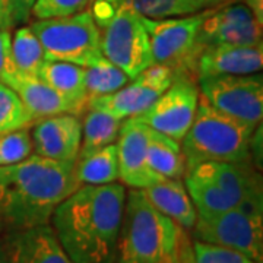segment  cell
<instances>
[{
    "mask_svg": "<svg viewBox=\"0 0 263 263\" xmlns=\"http://www.w3.org/2000/svg\"><path fill=\"white\" fill-rule=\"evenodd\" d=\"M219 44H262V22L257 21L247 5L233 3L209 10L197 34V48L200 50L208 46Z\"/></svg>",
    "mask_w": 263,
    "mask_h": 263,
    "instance_id": "12",
    "label": "cell"
},
{
    "mask_svg": "<svg viewBox=\"0 0 263 263\" xmlns=\"http://www.w3.org/2000/svg\"><path fill=\"white\" fill-rule=\"evenodd\" d=\"M2 228H3V227H2V224H0V231H2Z\"/></svg>",
    "mask_w": 263,
    "mask_h": 263,
    "instance_id": "40",
    "label": "cell"
},
{
    "mask_svg": "<svg viewBox=\"0 0 263 263\" xmlns=\"http://www.w3.org/2000/svg\"><path fill=\"white\" fill-rule=\"evenodd\" d=\"M16 72L12 56V34L10 31H0V82L6 84Z\"/></svg>",
    "mask_w": 263,
    "mask_h": 263,
    "instance_id": "31",
    "label": "cell"
},
{
    "mask_svg": "<svg viewBox=\"0 0 263 263\" xmlns=\"http://www.w3.org/2000/svg\"><path fill=\"white\" fill-rule=\"evenodd\" d=\"M126 187L84 184L54 209L51 227L73 263H105L113 257L122 224Z\"/></svg>",
    "mask_w": 263,
    "mask_h": 263,
    "instance_id": "1",
    "label": "cell"
},
{
    "mask_svg": "<svg viewBox=\"0 0 263 263\" xmlns=\"http://www.w3.org/2000/svg\"><path fill=\"white\" fill-rule=\"evenodd\" d=\"M164 263H179V260H177V254H176L174 257H171V259H168L167 262H164Z\"/></svg>",
    "mask_w": 263,
    "mask_h": 263,
    "instance_id": "38",
    "label": "cell"
},
{
    "mask_svg": "<svg viewBox=\"0 0 263 263\" xmlns=\"http://www.w3.org/2000/svg\"><path fill=\"white\" fill-rule=\"evenodd\" d=\"M16 25L10 0H0V31H10Z\"/></svg>",
    "mask_w": 263,
    "mask_h": 263,
    "instance_id": "32",
    "label": "cell"
},
{
    "mask_svg": "<svg viewBox=\"0 0 263 263\" xmlns=\"http://www.w3.org/2000/svg\"><path fill=\"white\" fill-rule=\"evenodd\" d=\"M12 56L16 70L28 76H38L46 63L44 50L38 37L29 27L15 31L12 37Z\"/></svg>",
    "mask_w": 263,
    "mask_h": 263,
    "instance_id": "25",
    "label": "cell"
},
{
    "mask_svg": "<svg viewBox=\"0 0 263 263\" xmlns=\"http://www.w3.org/2000/svg\"><path fill=\"white\" fill-rule=\"evenodd\" d=\"M85 111L88 113L82 122V143L78 160L116 143L123 122L97 108H88Z\"/></svg>",
    "mask_w": 263,
    "mask_h": 263,
    "instance_id": "22",
    "label": "cell"
},
{
    "mask_svg": "<svg viewBox=\"0 0 263 263\" xmlns=\"http://www.w3.org/2000/svg\"><path fill=\"white\" fill-rule=\"evenodd\" d=\"M177 260H179V263H195L192 241H190V238L186 235V233H183L181 240H180L179 252H177Z\"/></svg>",
    "mask_w": 263,
    "mask_h": 263,
    "instance_id": "34",
    "label": "cell"
},
{
    "mask_svg": "<svg viewBox=\"0 0 263 263\" xmlns=\"http://www.w3.org/2000/svg\"><path fill=\"white\" fill-rule=\"evenodd\" d=\"M91 13L100 31L103 56L130 79L154 65L143 16L124 0H92Z\"/></svg>",
    "mask_w": 263,
    "mask_h": 263,
    "instance_id": "5",
    "label": "cell"
},
{
    "mask_svg": "<svg viewBox=\"0 0 263 263\" xmlns=\"http://www.w3.org/2000/svg\"><path fill=\"white\" fill-rule=\"evenodd\" d=\"M79 186L75 162L31 154L0 167V224L9 231L48 224L59 203Z\"/></svg>",
    "mask_w": 263,
    "mask_h": 263,
    "instance_id": "2",
    "label": "cell"
},
{
    "mask_svg": "<svg viewBox=\"0 0 263 263\" xmlns=\"http://www.w3.org/2000/svg\"><path fill=\"white\" fill-rule=\"evenodd\" d=\"M34 122L35 119L27 110L18 94L10 86L0 82V136L31 127Z\"/></svg>",
    "mask_w": 263,
    "mask_h": 263,
    "instance_id": "27",
    "label": "cell"
},
{
    "mask_svg": "<svg viewBox=\"0 0 263 263\" xmlns=\"http://www.w3.org/2000/svg\"><path fill=\"white\" fill-rule=\"evenodd\" d=\"M129 81L130 78L120 67L108 62L104 56L98 62H95L94 65L85 67V86L88 101L97 97L116 92Z\"/></svg>",
    "mask_w": 263,
    "mask_h": 263,
    "instance_id": "26",
    "label": "cell"
},
{
    "mask_svg": "<svg viewBox=\"0 0 263 263\" xmlns=\"http://www.w3.org/2000/svg\"><path fill=\"white\" fill-rule=\"evenodd\" d=\"M105 263H114V262H113V259H110V260H107Z\"/></svg>",
    "mask_w": 263,
    "mask_h": 263,
    "instance_id": "39",
    "label": "cell"
},
{
    "mask_svg": "<svg viewBox=\"0 0 263 263\" xmlns=\"http://www.w3.org/2000/svg\"><path fill=\"white\" fill-rule=\"evenodd\" d=\"M151 203L171 218L184 231H190L197 219L196 208L181 179H165L143 189Z\"/></svg>",
    "mask_w": 263,
    "mask_h": 263,
    "instance_id": "18",
    "label": "cell"
},
{
    "mask_svg": "<svg viewBox=\"0 0 263 263\" xmlns=\"http://www.w3.org/2000/svg\"><path fill=\"white\" fill-rule=\"evenodd\" d=\"M10 3L13 6L15 21H16V24H19V22H25L28 19L35 0H10Z\"/></svg>",
    "mask_w": 263,
    "mask_h": 263,
    "instance_id": "33",
    "label": "cell"
},
{
    "mask_svg": "<svg viewBox=\"0 0 263 263\" xmlns=\"http://www.w3.org/2000/svg\"><path fill=\"white\" fill-rule=\"evenodd\" d=\"M146 158L149 168L162 179H183L186 174V161L180 142L154 129Z\"/></svg>",
    "mask_w": 263,
    "mask_h": 263,
    "instance_id": "21",
    "label": "cell"
},
{
    "mask_svg": "<svg viewBox=\"0 0 263 263\" xmlns=\"http://www.w3.org/2000/svg\"><path fill=\"white\" fill-rule=\"evenodd\" d=\"M91 3L92 0H35L31 13L37 19L59 18L82 12Z\"/></svg>",
    "mask_w": 263,
    "mask_h": 263,
    "instance_id": "30",
    "label": "cell"
},
{
    "mask_svg": "<svg viewBox=\"0 0 263 263\" xmlns=\"http://www.w3.org/2000/svg\"><path fill=\"white\" fill-rule=\"evenodd\" d=\"M192 247L195 263H257L246 254L222 246L193 240Z\"/></svg>",
    "mask_w": 263,
    "mask_h": 263,
    "instance_id": "29",
    "label": "cell"
},
{
    "mask_svg": "<svg viewBox=\"0 0 263 263\" xmlns=\"http://www.w3.org/2000/svg\"><path fill=\"white\" fill-rule=\"evenodd\" d=\"M2 245L8 263H73L50 224L10 231Z\"/></svg>",
    "mask_w": 263,
    "mask_h": 263,
    "instance_id": "16",
    "label": "cell"
},
{
    "mask_svg": "<svg viewBox=\"0 0 263 263\" xmlns=\"http://www.w3.org/2000/svg\"><path fill=\"white\" fill-rule=\"evenodd\" d=\"M127 6L148 19L179 18L214 8L208 0H124Z\"/></svg>",
    "mask_w": 263,
    "mask_h": 263,
    "instance_id": "24",
    "label": "cell"
},
{
    "mask_svg": "<svg viewBox=\"0 0 263 263\" xmlns=\"http://www.w3.org/2000/svg\"><path fill=\"white\" fill-rule=\"evenodd\" d=\"M184 230L148 200L142 189L126 192L114 263H164L179 252Z\"/></svg>",
    "mask_w": 263,
    "mask_h": 263,
    "instance_id": "3",
    "label": "cell"
},
{
    "mask_svg": "<svg viewBox=\"0 0 263 263\" xmlns=\"http://www.w3.org/2000/svg\"><path fill=\"white\" fill-rule=\"evenodd\" d=\"M29 28L40 40L47 60L88 67L103 57L100 31L89 9L67 16L37 19Z\"/></svg>",
    "mask_w": 263,
    "mask_h": 263,
    "instance_id": "6",
    "label": "cell"
},
{
    "mask_svg": "<svg viewBox=\"0 0 263 263\" xmlns=\"http://www.w3.org/2000/svg\"><path fill=\"white\" fill-rule=\"evenodd\" d=\"M6 85L18 94L21 101L35 120L54 114H76L75 108L69 103H66L60 95L56 94L38 76H28L16 72Z\"/></svg>",
    "mask_w": 263,
    "mask_h": 263,
    "instance_id": "19",
    "label": "cell"
},
{
    "mask_svg": "<svg viewBox=\"0 0 263 263\" xmlns=\"http://www.w3.org/2000/svg\"><path fill=\"white\" fill-rule=\"evenodd\" d=\"M38 78L69 103L78 116L86 110V86H85V67L67 63L46 60Z\"/></svg>",
    "mask_w": 263,
    "mask_h": 263,
    "instance_id": "20",
    "label": "cell"
},
{
    "mask_svg": "<svg viewBox=\"0 0 263 263\" xmlns=\"http://www.w3.org/2000/svg\"><path fill=\"white\" fill-rule=\"evenodd\" d=\"M199 97L196 79L192 75H180L143 113L133 119L181 142L195 119Z\"/></svg>",
    "mask_w": 263,
    "mask_h": 263,
    "instance_id": "10",
    "label": "cell"
},
{
    "mask_svg": "<svg viewBox=\"0 0 263 263\" xmlns=\"http://www.w3.org/2000/svg\"><path fill=\"white\" fill-rule=\"evenodd\" d=\"M75 176L81 186L108 184L119 180V158L116 143L108 145L94 154L76 160Z\"/></svg>",
    "mask_w": 263,
    "mask_h": 263,
    "instance_id": "23",
    "label": "cell"
},
{
    "mask_svg": "<svg viewBox=\"0 0 263 263\" xmlns=\"http://www.w3.org/2000/svg\"><path fill=\"white\" fill-rule=\"evenodd\" d=\"M246 5L253 12L259 22H263V0H246Z\"/></svg>",
    "mask_w": 263,
    "mask_h": 263,
    "instance_id": "35",
    "label": "cell"
},
{
    "mask_svg": "<svg viewBox=\"0 0 263 263\" xmlns=\"http://www.w3.org/2000/svg\"><path fill=\"white\" fill-rule=\"evenodd\" d=\"M186 173H193L215 183L238 206L252 202H263L262 180L249 161H209L197 164Z\"/></svg>",
    "mask_w": 263,
    "mask_h": 263,
    "instance_id": "15",
    "label": "cell"
},
{
    "mask_svg": "<svg viewBox=\"0 0 263 263\" xmlns=\"http://www.w3.org/2000/svg\"><path fill=\"white\" fill-rule=\"evenodd\" d=\"M211 9L179 18H143L154 65L168 67L176 78L192 75L199 51L197 34Z\"/></svg>",
    "mask_w": 263,
    "mask_h": 263,
    "instance_id": "8",
    "label": "cell"
},
{
    "mask_svg": "<svg viewBox=\"0 0 263 263\" xmlns=\"http://www.w3.org/2000/svg\"><path fill=\"white\" fill-rule=\"evenodd\" d=\"M193 240L228 247L263 262V202L245 203L214 216H197Z\"/></svg>",
    "mask_w": 263,
    "mask_h": 263,
    "instance_id": "7",
    "label": "cell"
},
{
    "mask_svg": "<svg viewBox=\"0 0 263 263\" xmlns=\"http://www.w3.org/2000/svg\"><path fill=\"white\" fill-rule=\"evenodd\" d=\"M257 127L218 111L199 97L196 114L181 139L186 171L202 162L249 161Z\"/></svg>",
    "mask_w": 263,
    "mask_h": 263,
    "instance_id": "4",
    "label": "cell"
},
{
    "mask_svg": "<svg viewBox=\"0 0 263 263\" xmlns=\"http://www.w3.org/2000/svg\"><path fill=\"white\" fill-rule=\"evenodd\" d=\"M152 129L135 119L123 120L116 141L119 158V180L130 189H146L162 181L148 165V143Z\"/></svg>",
    "mask_w": 263,
    "mask_h": 263,
    "instance_id": "13",
    "label": "cell"
},
{
    "mask_svg": "<svg viewBox=\"0 0 263 263\" xmlns=\"http://www.w3.org/2000/svg\"><path fill=\"white\" fill-rule=\"evenodd\" d=\"M35 155L62 162H76L82 143V122L72 113L38 119L29 127Z\"/></svg>",
    "mask_w": 263,
    "mask_h": 263,
    "instance_id": "14",
    "label": "cell"
},
{
    "mask_svg": "<svg viewBox=\"0 0 263 263\" xmlns=\"http://www.w3.org/2000/svg\"><path fill=\"white\" fill-rule=\"evenodd\" d=\"M263 67L260 46H208L199 50L192 67L195 78L215 75H252Z\"/></svg>",
    "mask_w": 263,
    "mask_h": 263,
    "instance_id": "17",
    "label": "cell"
},
{
    "mask_svg": "<svg viewBox=\"0 0 263 263\" xmlns=\"http://www.w3.org/2000/svg\"><path fill=\"white\" fill-rule=\"evenodd\" d=\"M174 79L176 75L168 67L152 65L116 92L88 101L86 110L97 108L119 120L133 119L143 113L173 84Z\"/></svg>",
    "mask_w": 263,
    "mask_h": 263,
    "instance_id": "11",
    "label": "cell"
},
{
    "mask_svg": "<svg viewBox=\"0 0 263 263\" xmlns=\"http://www.w3.org/2000/svg\"><path fill=\"white\" fill-rule=\"evenodd\" d=\"M34 152L29 127L0 136V167L28 158Z\"/></svg>",
    "mask_w": 263,
    "mask_h": 263,
    "instance_id": "28",
    "label": "cell"
},
{
    "mask_svg": "<svg viewBox=\"0 0 263 263\" xmlns=\"http://www.w3.org/2000/svg\"><path fill=\"white\" fill-rule=\"evenodd\" d=\"M214 8L215 6H219V5H222V3H227V2H231V0H208Z\"/></svg>",
    "mask_w": 263,
    "mask_h": 263,
    "instance_id": "37",
    "label": "cell"
},
{
    "mask_svg": "<svg viewBox=\"0 0 263 263\" xmlns=\"http://www.w3.org/2000/svg\"><path fill=\"white\" fill-rule=\"evenodd\" d=\"M0 263H8V257H6V253H5V249H3L2 241H0Z\"/></svg>",
    "mask_w": 263,
    "mask_h": 263,
    "instance_id": "36",
    "label": "cell"
},
{
    "mask_svg": "<svg viewBox=\"0 0 263 263\" xmlns=\"http://www.w3.org/2000/svg\"><path fill=\"white\" fill-rule=\"evenodd\" d=\"M200 97L218 111L259 127L263 117V76L215 75L197 78Z\"/></svg>",
    "mask_w": 263,
    "mask_h": 263,
    "instance_id": "9",
    "label": "cell"
}]
</instances>
